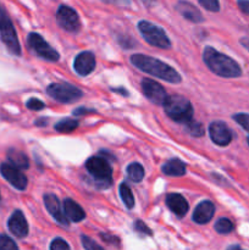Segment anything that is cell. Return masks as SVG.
Instances as JSON below:
<instances>
[{
	"mask_svg": "<svg viewBox=\"0 0 249 250\" xmlns=\"http://www.w3.org/2000/svg\"><path fill=\"white\" fill-rule=\"evenodd\" d=\"M85 168L98 182L105 185V187H109L111 185L112 168L109 165V163L105 160V158H103V156H92L85 163Z\"/></svg>",
	"mask_w": 249,
	"mask_h": 250,
	"instance_id": "6",
	"label": "cell"
},
{
	"mask_svg": "<svg viewBox=\"0 0 249 250\" xmlns=\"http://www.w3.org/2000/svg\"><path fill=\"white\" fill-rule=\"evenodd\" d=\"M0 38L10 54L15 56L21 55V45L17 38V33L9 15L1 4H0Z\"/></svg>",
	"mask_w": 249,
	"mask_h": 250,
	"instance_id": "4",
	"label": "cell"
},
{
	"mask_svg": "<svg viewBox=\"0 0 249 250\" xmlns=\"http://www.w3.org/2000/svg\"><path fill=\"white\" fill-rule=\"evenodd\" d=\"M247 142H248V144H249V136H248V138H247Z\"/></svg>",
	"mask_w": 249,
	"mask_h": 250,
	"instance_id": "42",
	"label": "cell"
},
{
	"mask_svg": "<svg viewBox=\"0 0 249 250\" xmlns=\"http://www.w3.org/2000/svg\"><path fill=\"white\" fill-rule=\"evenodd\" d=\"M46 93L53 99L60 103H73L82 98L83 93L80 88L68 83H51L46 88Z\"/></svg>",
	"mask_w": 249,
	"mask_h": 250,
	"instance_id": "7",
	"label": "cell"
},
{
	"mask_svg": "<svg viewBox=\"0 0 249 250\" xmlns=\"http://www.w3.org/2000/svg\"><path fill=\"white\" fill-rule=\"evenodd\" d=\"M176 10L180 12L181 16H183L186 20L193 22V23H200V22L204 21V17L200 14L199 10L194 5L190 4L189 1L180 0L176 5Z\"/></svg>",
	"mask_w": 249,
	"mask_h": 250,
	"instance_id": "18",
	"label": "cell"
},
{
	"mask_svg": "<svg viewBox=\"0 0 249 250\" xmlns=\"http://www.w3.org/2000/svg\"><path fill=\"white\" fill-rule=\"evenodd\" d=\"M78 127V122L73 119H63L55 125V129L61 133H70Z\"/></svg>",
	"mask_w": 249,
	"mask_h": 250,
	"instance_id": "24",
	"label": "cell"
},
{
	"mask_svg": "<svg viewBox=\"0 0 249 250\" xmlns=\"http://www.w3.org/2000/svg\"><path fill=\"white\" fill-rule=\"evenodd\" d=\"M200 2L204 9H207L208 11H212V12H217L220 10V4L219 0H198Z\"/></svg>",
	"mask_w": 249,
	"mask_h": 250,
	"instance_id": "28",
	"label": "cell"
},
{
	"mask_svg": "<svg viewBox=\"0 0 249 250\" xmlns=\"http://www.w3.org/2000/svg\"><path fill=\"white\" fill-rule=\"evenodd\" d=\"M161 170L167 176L180 177V176H183L186 173V164L181 161L180 159H171L163 166Z\"/></svg>",
	"mask_w": 249,
	"mask_h": 250,
	"instance_id": "21",
	"label": "cell"
},
{
	"mask_svg": "<svg viewBox=\"0 0 249 250\" xmlns=\"http://www.w3.org/2000/svg\"><path fill=\"white\" fill-rule=\"evenodd\" d=\"M0 250H19V247L15 243L14 239H11L6 234H1L0 236Z\"/></svg>",
	"mask_w": 249,
	"mask_h": 250,
	"instance_id": "27",
	"label": "cell"
},
{
	"mask_svg": "<svg viewBox=\"0 0 249 250\" xmlns=\"http://www.w3.org/2000/svg\"><path fill=\"white\" fill-rule=\"evenodd\" d=\"M7 159H9V164L19 170H26L29 167V160L26 154L16 149H10L7 151Z\"/></svg>",
	"mask_w": 249,
	"mask_h": 250,
	"instance_id": "20",
	"label": "cell"
},
{
	"mask_svg": "<svg viewBox=\"0 0 249 250\" xmlns=\"http://www.w3.org/2000/svg\"><path fill=\"white\" fill-rule=\"evenodd\" d=\"M63 212H65L67 220L73 222H81L85 219L84 210L81 208L78 203L72 199H65L63 202Z\"/></svg>",
	"mask_w": 249,
	"mask_h": 250,
	"instance_id": "19",
	"label": "cell"
},
{
	"mask_svg": "<svg viewBox=\"0 0 249 250\" xmlns=\"http://www.w3.org/2000/svg\"><path fill=\"white\" fill-rule=\"evenodd\" d=\"M141 84L142 90H143L144 95H145L149 102L154 103L156 105H164L168 95L166 90L164 89L163 85L159 84L155 81L149 80V78H144Z\"/></svg>",
	"mask_w": 249,
	"mask_h": 250,
	"instance_id": "10",
	"label": "cell"
},
{
	"mask_svg": "<svg viewBox=\"0 0 249 250\" xmlns=\"http://www.w3.org/2000/svg\"><path fill=\"white\" fill-rule=\"evenodd\" d=\"M186 127H187V131L190 136L193 137L204 136V127H203V125L200 124V122L193 121L192 120V121L188 122V124L186 125Z\"/></svg>",
	"mask_w": 249,
	"mask_h": 250,
	"instance_id": "26",
	"label": "cell"
},
{
	"mask_svg": "<svg viewBox=\"0 0 249 250\" xmlns=\"http://www.w3.org/2000/svg\"><path fill=\"white\" fill-rule=\"evenodd\" d=\"M203 60L211 72L220 77L237 78L242 75L241 66L232 58L219 53L212 46H207L203 53Z\"/></svg>",
	"mask_w": 249,
	"mask_h": 250,
	"instance_id": "2",
	"label": "cell"
},
{
	"mask_svg": "<svg viewBox=\"0 0 249 250\" xmlns=\"http://www.w3.org/2000/svg\"><path fill=\"white\" fill-rule=\"evenodd\" d=\"M215 214V205L210 200L199 203L193 211V221L198 225H205L212 219Z\"/></svg>",
	"mask_w": 249,
	"mask_h": 250,
	"instance_id": "16",
	"label": "cell"
},
{
	"mask_svg": "<svg viewBox=\"0 0 249 250\" xmlns=\"http://www.w3.org/2000/svg\"><path fill=\"white\" fill-rule=\"evenodd\" d=\"M88 112H94V110H89V109H85V107H81V109H77L73 111V115L75 116H81V115H85Z\"/></svg>",
	"mask_w": 249,
	"mask_h": 250,
	"instance_id": "37",
	"label": "cell"
},
{
	"mask_svg": "<svg viewBox=\"0 0 249 250\" xmlns=\"http://www.w3.org/2000/svg\"><path fill=\"white\" fill-rule=\"evenodd\" d=\"M239 43H241L242 45H243L244 48L249 51V39L248 38H242L241 41H239Z\"/></svg>",
	"mask_w": 249,
	"mask_h": 250,
	"instance_id": "38",
	"label": "cell"
},
{
	"mask_svg": "<svg viewBox=\"0 0 249 250\" xmlns=\"http://www.w3.org/2000/svg\"><path fill=\"white\" fill-rule=\"evenodd\" d=\"M50 250H71L67 242L62 238H55L50 244Z\"/></svg>",
	"mask_w": 249,
	"mask_h": 250,
	"instance_id": "32",
	"label": "cell"
},
{
	"mask_svg": "<svg viewBox=\"0 0 249 250\" xmlns=\"http://www.w3.org/2000/svg\"><path fill=\"white\" fill-rule=\"evenodd\" d=\"M7 227H9V231L17 238H24L28 234V224H27L24 215L20 210H16L10 216L9 221H7Z\"/></svg>",
	"mask_w": 249,
	"mask_h": 250,
	"instance_id": "14",
	"label": "cell"
},
{
	"mask_svg": "<svg viewBox=\"0 0 249 250\" xmlns=\"http://www.w3.org/2000/svg\"><path fill=\"white\" fill-rule=\"evenodd\" d=\"M56 21H58L59 26L61 28H63L67 32H71V33H76L81 28V20L78 14L72 7L66 6V5H61L58 9Z\"/></svg>",
	"mask_w": 249,
	"mask_h": 250,
	"instance_id": "9",
	"label": "cell"
},
{
	"mask_svg": "<svg viewBox=\"0 0 249 250\" xmlns=\"http://www.w3.org/2000/svg\"><path fill=\"white\" fill-rule=\"evenodd\" d=\"M102 1L107 2V4L120 5V6H124V5H129V0H102Z\"/></svg>",
	"mask_w": 249,
	"mask_h": 250,
	"instance_id": "36",
	"label": "cell"
},
{
	"mask_svg": "<svg viewBox=\"0 0 249 250\" xmlns=\"http://www.w3.org/2000/svg\"><path fill=\"white\" fill-rule=\"evenodd\" d=\"M97 61L95 56L90 51H83L76 56L73 61V70L80 76H88L94 71Z\"/></svg>",
	"mask_w": 249,
	"mask_h": 250,
	"instance_id": "13",
	"label": "cell"
},
{
	"mask_svg": "<svg viewBox=\"0 0 249 250\" xmlns=\"http://www.w3.org/2000/svg\"><path fill=\"white\" fill-rule=\"evenodd\" d=\"M120 195H121L122 202L126 205L127 209H132L134 207V197L126 183H121V186H120Z\"/></svg>",
	"mask_w": 249,
	"mask_h": 250,
	"instance_id": "23",
	"label": "cell"
},
{
	"mask_svg": "<svg viewBox=\"0 0 249 250\" xmlns=\"http://www.w3.org/2000/svg\"><path fill=\"white\" fill-rule=\"evenodd\" d=\"M233 120L242 127V128L246 129L247 132H249V115L248 114H236L233 116Z\"/></svg>",
	"mask_w": 249,
	"mask_h": 250,
	"instance_id": "29",
	"label": "cell"
},
{
	"mask_svg": "<svg viewBox=\"0 0 249 250\" xmlns=\"http://www.w3.org/2000/svg\"><path fill=\"white\" fill-rule=\"evenodd\" d=\"M164 110L171 120L187 125L193 120V106L187 98L182 95H171L164 103Z\"/></svg>",
	"mask_w": 249,
	"mask_h": 250,
	"instance_id": "3",
	"label": "cell"
},
{
	"mask_svg": "<svg viewBox=\"0 0 249 250\" xmlns=\"http://www.w3.org/2000/svg\"><path fill=\"white\" fill-rule=\"evenodd\" d=\"M237 5L242 12L249 15V0H237Z\"/></svg>",
	"mask_w": 249,
	"mask_h": 250,
	"instance_id": "35",
	"label": "cell"
},
{
	"mask_svg": "<svg viewBox=\"0 0 249 250\" xmlns=\"http://www.w3.org/2000/svg\"><path fill=\"white\" fill-rule=\"evenodd\" d=\"M210 138L216 146H226L232 141V132L222 121H214L209 126Z\"/></svg>",
	"mask_w": 249,
	"mask_h": 250,
	"instance_id": "12",
	"label": "cell"
},
{
	"mask_svg": "<svg viewBox=\"0 0 249 250\" xmlns=\"http://www.w3.org/2000/svg\"><path fill=\"white\" fill-rule=\"evenodd\" d=\"M46 124H48V121H46L45 119H43V120H37V121H36V125H37V126H39V127L46 126Z\"/></svg>",
	"mask_w": 249,
	"mask_h": 250,
	"instance_id": "39",
	"label": "cell"
},
{
	"mask_svg": "<svg viewBox=\"0 0 249 250\" xmlns=\"http://www.w3.org/2000/svg\"><path fill=\"white\" fill-rule=\"evenodd\" d=\"M234 226L232 224L231 220L226 219V217H222V219H219L215 224V229L216 232H219L220 234H228L233 231Z\"/></svg>",
	"mask_w": 249,
	"mask_h": 250,
	"instance_id": "25",
	"label": "cell"
},
{
	"mask_svg": "<svg viewBox=\"0 0 249 250\" xmlns=\"http://www.w3.org/2000/svg\"><path fill=\"white\" fill-rule=\"evenodd\" d=\"M26 106L27 109L33 110V111H39V110H43L45 107V105H44V103L42 100L37 99V98H31L29 100H27Z\"/></svg>",
	"mask_w": 249,
	"mask_h": 250,
	"instance_id": "30",
	"label": "cell"
},
{
	"mask_svg": "<svg viewBox=\"0 0 249 250\" xmlns=\"http://www.w3.org/2000/svg\"><path fill=\"white\" fill-rule=\"evenodd\" d=\"M81 239H82L83 248H84L85 250H105V249H103L99 244L95 243L92 238H89V237L82 236V238Z\"/></svg>",
	"mask_w": 249,
	"mask_h": 250,
	"instance_id": "31",
	"label": "cell"
},
{
	"mask_svg": "<svg viewBox=\"0 0 249 250\" xmlns=\"http://www.w3.org/2000/svg\"><path fill=\"white\" fill-rule=\"evenodd\" d=\"M44 204H45L46 210L49 214L54 217V220L59 222L62 226H68V220L66 217L65 212H63L62 208H61L60 202L58 198L54 194H45L44 195Z\"/></svg>",
	"mask_w": 249,
	"mask_h": 250,
	"instance_id": "15",
	"label": "cell"
},
{
	"mask_svg": "<svg viewBox=\"0 0 249 250\" xmlns=\"http://www.w3.org/2000/svg\"><path fill=\"white\" fill-rule=\"evenodd\" d=\"M138 29L141 32L142 37L150 45L160 49H168L171 46V42L168 39L167 34L165 33L163 28L158 27L156 24L148 21H141L138 23Z\"/></svg>",
	"mask_w": 249,
	"mask_h": 250,
	"instance_id": "5",
	"label": "cell"
},
{
	"mask_svg": "<svg viewBox=\"0 0 249 250\" xmlns=\"http://www.w3.org/2000/svg\"><path fill=\"white\" fill-rule=\"evenodd\" d=\"M127 175H128L129 180L133 181V182L136 183L141 182V181L144 178L143 166L138 163L129 164L128 167H127Z\"/></svg>",
	"mask_w": 249,
	"mask_h": 250,
	"instance_id": "22",
	"label": "cell"
},
{
	"mask_svg": "<svg viewBox=\"0 0 249 250\" xmlns=\"http://www.w3.org/2000/svg\"><path fill=\"white\" fill-rule=\"evenodd\" d=\"M0 173L16 189L24 190L27 188V183H28L27 177L21 172V170L12 166L11 164H1L0 165Z\"/></svg>",
	"mask_w": 249,
	"mask_h": 250,
	"instance_id": "11",
	"label": "cell"
},
{
	"mask_svg": "<svg viewBox=\"0 0 249 250\" xmlns=\"http://www.w3.org/2000/svg\"><path fill=\"white\" fill-rule=\"evenodd\" d=\"M134 229H136L138 233L146 234V236H151V229H149V227L146 226L143 221H141V220H137V221L134 222Z\"/></svg>",
	"mask_w": 249,
	"mask_h": 250,
	"instance_id": "33",
	"label": "cell"
},
{
	"mask_svg": "<svg viewBox=\"0 0 249 250\" xmlns=\"http://www.w3.org/2000/svg\"><path fill=\"white\" fill-rule=\"evenodd\" d=\"M100 237H102L103 241L106 242V243L116 244V246H120V239L117 238V237L111 236V234H107V233H102V234H100Z\"/></svg>",
	"mask_w": 249,
	"mask_h": 250,
	"instance_id": "34",
	"label": "cell"
},
{
	"mask_svg": "<svg viewBox=\"0 0 249 250\" xmlns=\"http://www.w3.org/2000/svg\"><path fill=\"white\" fill-rule=\"evenodd\" d=\"M227 250H242V249L239 248L238 246H232V247H229V248L227 249Z\"/></svg>",
	"mask_w": 249,
	"mask_h": 250,
	"instance_id": "41",
	"label": "cell"
},
{
	"mask_svg": "<svg viewBox=\"0 0 249 250\" xmlns=\"http://www.w3.org/2000/svg\"><path fill=\"white\" fill-rule=\"evenodd\" d=\"M166 204H167L168 209L173 212L175 215H177L178 217H183L189 210V205H188L186 198H183L182 195L178 194V193H170L166 197Z\"/></svg>",
	"mask_w": 249,
	"mask_h": 250,
	"instance_id": "17",
	"label": "cell"
},
{
	"mask_svg": "<svg viewBox=\"0 0 249 250\" xmlns=\"http://www.w3.org/2000/svg\"><path fill=\"white\" fill-rule=\"evenodd\" d=\"M27 43H28L29 49H31L33 53H36L37 55L41 56V58L45 59L48 61H55L59 60L60 55H59L58 51L55 49L51 48L48 43L43 39V37L38 33H29L27 37Z\"/></svg>",
	"mask_w": 249,
	"mask_h": 250,
	"instance_id": "8",
	"label": "cell"
},
{
	"mask_svg": "<svg viewBox=\"0 0 249 250\" xmlns=\"http://www.w3.org/2000/svg\"><path fill=\"white\" fill-rule=\"evenodd\" d=\"M131 62L138 70L166 81L168 83H180L182 80L180 73L175 68H172L170 65L163 62V61L158 60V59L151 58V56L143 55V54H134L131 56Z\"/></svg>",
	"mask_w": 249,
	"mask_h": 250,
	"instance_id": "1",
	"label": "cell"
},
{
	"mask_svg": "<svg viewBox=\"0 0 249 250\" xmlns=\"http://www.w3.org/2000/svg\"><path fill=\"white\" fill-rule=\"evenodd\" d=\"M112 90H114V92H117V93H121V94H124V95H128V93L124 89H112Z\"/></svg>",
	"mask_w": 249,
	"mask_h": 250,
	"instance_id": "40",
	"label": "cell"
}]
</instances>
